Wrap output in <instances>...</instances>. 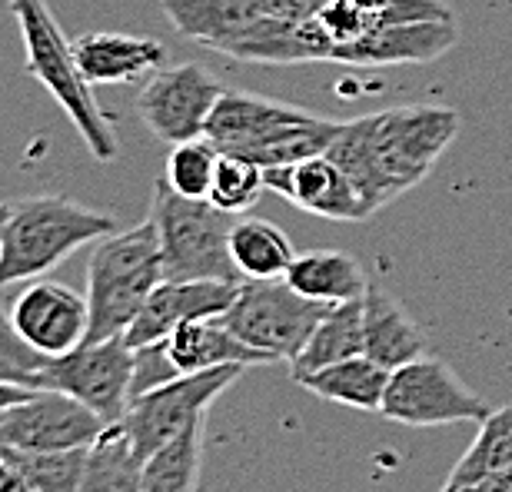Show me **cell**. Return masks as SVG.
I'll return each mask as SVG.
<instances>
[{
    "label": "cell",
    "instance_id": "e575fe53",
    "mask_svg": "<svg viewBox=\"0 0 512 492\" xmlns=\"http://www.w3.org/2000/svg\"><path fill=\"white\" fill-rule=\"evenodd\" d=\"M40 386H24V383H0V413L17 403H24V399H30L37 393Z\"/></svg>",
    "mask_w": 512,
    "mask_h": 492
},
{
    "label": "cell",
    "instance_id": "1f68e13d",
    "mask_svg": "<svg viewBox=\"0 0 512 492\" xmlns=\"http://www.w3.org/2000/svg\"><path fill=\"white\" fill-rule=\"evenodd\" d=\"M173 376H180V369L170 360L167 340L147 343V346H137V350H133V399L153 386H163Z\"/></svg>",
    "mask_w": 512,
    "mask_h": 492
},
{
    "label": "cell",
    "instance_id": "7c38bea8",
    "mask_svg": "<svg viewBox=\"0 0 512 492\" xmlns=\"http://www.w3.org/2000/svg\"><path fill=\"white\" fill-rule=\"evenodd\" d=\"M107 426L110 423H104L80 399L57 393V389H37L24 403L0 413V453L80 449L94 443Z\"/></svg>",
    "mask_w": 512,
    "mask_h": 492
},
{
    "label": "cell",
    "instance_id": "f546056e",
    "mask_svg": "<svg viewBox=\"0 0 512 492\" xmlns=\"http://www.w3.org/2000/svg\"><path fill=\"white\" fill-rule=\"evenodd\" d=\"M266 190V170L260 163H253L240 153H223L220 150V160H217V173H213V187H210V203H217L220 210L240 213L253 210L260 203Z\"/></svg>",
    "mask_w": 512,
    "mask_h": 492
},
{
    "label": "cell",
    "instance_id": "8d00e7d4",
    "mask_svg": "<svg viewBox=\"0 0 512 492\" xmlns=\"http://www.w3.org/2000/svg\"><path fill=\"white\" fill-rule=\"evenodd\" d=\"M512 489V483L506 476H496L489 479V483H479V486H463V489H439V492H506Z\"/></svg>",
    "mask_w": 512,
    "mask_h": 492
},
{
    "label": "cell",
    "instance_id": "7a4b0ae2",
    "mask_svg": "<svg viewBox=\"0 0 512 492\" xmlns=\"http://www.w3.org/2000/svg\"><path fill=\"white\" fill-rule=\"evenodd\" d=\"M117 230L114 213L84 207L70 197H27L7 203L0 237V290L10 283L40 280L80 246Z\"/></svg>",
    "mask_w": 512,
    "mask_h": 492
},
{
    "label": "cell",
    "instance_id": "44dd1931",
    "mask_svg": "<svg viewBox=\"0 0 512 492\" xmlns=\"http://www.w3.org/2000/svg\"><path fill=\"white\" fill-rule=\"evenodd\" d=\"M293 290H300L310 300L340 306L350 300H363L370 290L363 266L343 250H310L300 253L283 276Z\"/></svg>",
    "mask_w": 512,
    "mask_h": 492
},
{
    "label": "cell",
    "instance_id": "ab89813d",
    "mask_svg": "<svg viewBox=\"0 0 512 492\" xmlns=\"http://www.w3.org/2000/svg\"><path fill=\"white\" fill-rule=\"evenodd\" d=\"M506 492H512V489H506Z\"/></svg>",
    "mask_w": 512,
    "mask_h": 492
},
{
    "label": "cell",
    "instance_id": "484cf974",
    "mask_svg": "<svg viewBox=\"0 0 512 492\" xmlns=\"http://www.w3.org/2000/svg\"><path fill=\"white\" fill-rule=\"evenodd\" d=\"M230 253L243 280H280L296 260L290 237L270 220H237L230 233Z\"/></svg>",
    "mask_w": 512,
    "mask_h": 492
},
{
    "label": "cell",
    "instance_id": "4316f807",
    "mask_svg": "<svg viewBox=\"0 0 512 492\" xmlns=\"http://www.w3.org/2000/svg\"><path fill=\"white\" fill-rule=\"evenodd\" d=\"M203 463V419L180 433L173 443L157 449L143 463L140 492H197Z\"/></svg>",
    "mask_w": 512,
    "mask_h": 492
},
{
    "label": "cell",
    "instance_id": "836d02e7",
    "mask_svg": "<svg viewBox=\"0 0 512 492\" xmlns=\"http://www.w3.org/2000/svg\"><path fill=\"white\" fill-rule=\"evenodd\" d=\"M0 492H37L30 486V479L20 473V466H14L10 459L0 456Z\"/></svg>",
    "mask_w": 512,
    "mask_h": 492
},
{
    "label": "cell",
    "instance_id": "83f0119b",
    "mask_svg": "<svg viewBox=\"0 0 512 492\" xmlns=\"http://www.w3.org/2000/svg\"><path fill=\"white\" fill-rule=\"evenodd\" d=\"M340 133V123L336 120H323V117H306L300 123H290L280 133H273L270 140H263L260 147H253L250 153H240L253 163H260L263 170L270 167H290V163L320 157V153L330 150L333 137Z\"/></svg>",
    "mask_w": 512,
    "mask_h": 492
},
{
    "label": "cell",
    "instance_id": "e0dca14e",
    "mask_svg": "<svg viewBox=\"0 0 512 492\" xmlns=\"http://www.w3.org/2000/svg\"><path fill=\"white\" fill-rule=\"evenodd\" d=\"M74 60L90 87L137 84L167 67V47L153 37L90 30L74 40Z\"/></svg>",
    "mask_w": 512,
    "mask_h": 492
},
{
    "label": "cell",
    "instance_id": "9c48e42d",
    "mask_svg": "<svg viewBox=\"0 0 512 492\" xmlns=\"http://www.w3.org/2000/svg\"><path fill=\"white\" fill-rule=\"evenodd\" d=\"M37 386L80 399L104 423H120L133 399V346L124 336L84 343L37 369Z\"/></svg>",
    "mask_w": 512,
    "mask_h": 492
},
{
    "label": "cell",
    "instance_id": "d6a6232c",
    "mask_svg": "<svg viewBox=\"0 0 512 492\" xmlns=\"http://www.w3.org/2000/svg\"><path fill=\"white\" fill-rule=\"evenodd\" d=\"M0 356L10 363H17L20 369H27V373H37V369H44L47 356L30 350V346L20 340V333L14 330V323L7 320L4 313H0Z\"/></svg>",
    "mask_w": 512,
    "mask_h": 492
},
{
    "label": "cell",
    "instance_id": "74e56055",
    "mask_svg": "<svg viewBox=\"0 0 512 492\" xmlns=\"http://www.w3.org/2000/svg\"><path fill=\"white\" fill-rule=\"evenodd\" d=\"M356 4H360L366 14H380V10L393 4V0H356Z\"/></svg>",
    "mask_w": 512,
    "mask_h": 492
},
{
    "label": "cell",
    "instance_id": "d4e9b609",
    "mask_svg": "<svg viewBox=\"0 0 512 492\" xmlns=\"http://www.w3.org/2000/svg\"><path fill=\"white\" fill-rule=\"evenodd\" d=\"M506 473H512V406H499L479 423L473 446L453 466L443 489L479 486Z\"/></svg>",
    "mask_w": 512,
    "mask_h": 492
},
{
    "label": "cell",
    "instance_id": "ac0fdd59",
    "mask_svg": "<svg viewBox=\"0 0 512 492\" xmlns=\"http://www.w3.org/2000/svg\"><path fill=\"white\" fill-rule=\"evenodd\" d=\"M306 117H310V110L283 104V100L247 94V90H223L203 137L217 143L223 153H250L273 133Z\"/></svg>",
    "mask_w": 512,
    "mask_h": 492
},
{
    "label": "cell",
    "instance_id": "277c9868",
    "mask_svg": "<svg viewBox=\"0 0 512 492\" xmlns=\"http://www.w3.org/2000/svg\"><path fill=\"white\" fill-rule=\"evenodd\" d=\"M10 10L17 17L20 37H24L30 77L57 100L60 110L80 130L94 160L110 163L120 153L114 123L104 114V107L97 104L84 74H80L74 60V44H67L64 30H60L54 14H50L47 0H10Z\"/></svg>",
    "mask_w": 512,
    "mask_h": 492
},
{
    "label": "cell",
    "instance_id": "6da1fadb",
    "mask_svg": "<svg viewBox=\"0 0 512 492\" xmlns=\"http://www.w3.org/2000/svg\"><path fill=\"white\" fill-rule=\"evenodd\" d=\"M463 130L453 107H396L340 123L330 157L373 213L429 177Z\"/></svg>",
    "mask_w": 512,
    "mask_h": 492
},
{
    "label": "cell",
    "instance_id": "3957f363",
    "mask_svg": "<svg viewBox=\"0 0 512 492\" xmlns=\"http://www.w3.org/2000/svg\"><path fill=\"white\" fill-rule=\"evenodd\" d=\"M167 280L157 223L150 217L124 233H110L97 240L87 266V306L90 330L87 343L124 336L137 320L147 296Z\"/></svg>",
    "mask_w": 512,
    "mask_h": 492
},
{
    "label": "cell",
    "instance_id": "ba28073f",
    "mask_svg": "<svg viewBox=\"0 0 512 492\" xmlns=\"http://www.w3.org/2000/svg\"><path fill=\"white\" fill-rule=\"evenodd\" d=\"M380 413L403 426H456V423H483L493 413V406L483 396L473 393L463 379L453 373V366L433 356L399 366L389 373V386L383 396Z\"/></svg>",
    "mask_w": 512,
    "mask_h": 492
},
{
    "label": "cell",
    "instance_id": "d590c367",
    "mask_svg": "<svg viewBox=\"0 0 512 492\" xmlns=\"http://www.w3.org/2000/svg\"><path fill=\"white\" fill-rule=\"evenodd\" d=\"M0 383H24V386H37V373H27L17 363H10L0 356Z\"/></svg>",
    "mask_w": 512,
    "mask_h": 492
},
{
    "label": "cell",
    "instance_id": "7402d4cb",
    "mask_svg": "<svg viewBox=\"0 0 512 492\" xmlns=\"http://www.w3.org/2000/svg\"><path fill=\"white\" fill-rule=\"evenodd\" d=\"M300 386L310 389L313 396L330 399V403L363 409V413H380L386 386H389V369L370 360L366 353H360L343 363H333L326 369H316L310 376H303Z\"/></svg>",
    "mask_w": 512,
    "mask_h": 492
},
{
    "label": "cell",
    "instance_id": "9a60e30c",
    "mask_svg": "<svg viewBox=\"0 0 512 492\" xmlns=\"http://www.w3.org/2000/svg\"><path fill=\"white\" fill-rule=\"evenodd\" d=\"M266 190L280 193L293 207H300L323 220H366L373 210L366 207L346 173L320 153V157L290 163V167L266 170Z\"/></svg>",
    "mask_w": 512,
    "mask_h": 492
},
{
    "label": "cell",
    "instance_id": "5b68a950",
    "mask_svg": "<svg viewBox=\"0 0 512 492\" xmlns=\"http://www.w3.org/2000/svg\"><path fill=\"white\" fill-rule=\"evenodd\" d=\"M150 220L157 223L167 280L247 283L230 253L233 213L210 200L180 197L167 187V180H160L153 190Z\"/></svg>",
    "mask_w": 512,
    "mask_h": 492
},
{
    "label": "cell",
    "instance_id": "8fae6325",
    "mask_svg": "<svg viewBox=\"0 0 512 492\" xmlns=\"http://www.w3.org/2000/svg\"><path fill=\"white\" fill-rule=\"evenodd\" d=\"M326 0H163V14L193 44L230 54L266 20L316 17Z\"/></svg>",
    "mask_w": 512,
    "mask_h": 492
},
{
    "label": "cell",
    "instance_id": "52a82bcc",
    "mask_svg": "<svg viewBox=\"0 0 512 492\" xmlns=\"http://www.w3.org/2000/svg\"><path fill=\"white\" fill-rule=\"evenodd\" d=\"M243 369H247L243 363H227V366L200 369V373H180L167 379L163 386H153L137 399H130V409L120 423L127 426L133 449H137L143 463L157 449L173 443L180 433H187L193 423H200L213 399L227 393L243 376Z\"/></svg>",
    "mask_w": 512,
    "mask_h": 492
},
{
    "label": "cell",
    "instance_id": "5bb4252c",
    "mask_svg": "<svg viewBox=\"0 0 512 492\" xmlns=\"http://www.w3.org/2000/svg\"><path fill=\"white\" fill-rule=\"evenodd\" d=\"M240 293V283H217V280H163L147 296L137 320L127 326L124 340L137 346L160 343L190 320L227 313Z\"/></svg>",
    "mask_w": 512,
    "mask_h": 492
},
{
    "label": "cell",
    "instance_id": "603a6c76",
    "mask_svg": "<svg viewBox=\"0 0 512 492\" xmlns=\"http://www.w3.org/2000/svg\"><path fill=\"white\" fill-rule=\"evenodd\" d=\"M363 353V300H350L333 306L316 326L306 346L290 360V376L300 383L303 376L326 369L333 363H343L350 356Z\"/></svg>",
    "mask_w": 512,
    "mask_h": 492
},
{
    "label": "cell",
    "instance_id": "f1b7e54d",
    "mask_svg": "<svg viewBox=\"0 0 512 492\" xmlns=\"http://www.w3.org/2000/svg\"><path fill=\"white\" fill-rule=\"evenodd\" d=\"M217 160H220V147L207 137L173 143L167 153L163 180H167V187L177 190L180 197L207 200L213 187V173H217Z\"/></svg>",
    "mask_w": 512,
    "mask_h": 492
},
{
    "label": "cell",
    "instance_id": "ffe728a7",
    "mask_svg": "<svg viewBox=\"0 0 512 492\" xmlns=\"http://www.w3.org/2000/svg\"><path fill=\"white\" fill-rule=\"evenodd\" d=\"M167 353L180 373H200V369L227 366V363H243V366L273 363L266 353L243 343L240 336L223 323V313L177 326V330L167 336Z\"/></svg>",
    "mask_w": 512,
    "mask_h": 492
},
{
    "label": "cell",
    "instance_id": "4dcf8cb0",
    "mask_svg": "<svg viewBox=\"0 0 512 492\" xmlns=\"http://www.w3.org/2000/svg\"><path fill=\"white\" fill-rule=\"evenodd\" d=\"M20 466V473L30 479L37 492H80V479H84L87 446L80 449H47V453H0Z\"/></svg>",
    "mask_w": 512,
    "mask_h": 492
},
{
    "label": "cell",
    "instance_id": "cb8c5ba5",
    "mask_svg": "<svg viewBox=\"0 0 512 492\" xmlns=\"http://www.w3.org/2000/svg\"><path fill=\"white\" fill-rule=\"evenodd\" d=\"M140 483H143V459L133 449L127 426L110 423L87 446L80 492H140Z\"/></svg>",
    "mask_w": 512,
    "mask_h": 492
},
{
    "label": "cell",
    "instance_id": "8992f818",
    "mask_svg": "<svg viewBox=\"0 0 512 492\" xmlns=\"http://www.w3.org/2000/svg\"><path fill=\"white\" fill-rule=\"evenodd\" d=\"M330 310V303L303 296L283 276L280 280H247L240 283L233 306L223 313V323L273 363H290Z\"/></svg>",
    "mask_w": 512,
    "mask_h": 492
},
{
    "label": "cell",
    "instance_id": "4fadbf2b",
    "mask_svg": "<svg viewBox=\"0 0 512 492\" xmlns=\"http://www.w3.org/2000/svg\"><path fill=\"white\" fill-rule=\"evenodd\" d=\"M10 323H14V330L30 350L54 360V356H64L87 343V330H90L87 293H77L64 283L40 276L37 283H30L17 296L14 310H10Z\"/></svg>",
    "mask_w": 512,
    "mask_h": 492
},
{
    "label": "cell",
    "instance_id": "d6986e66",
    "mask_svg": "<svg viewBox=\"0 0 512 492\" xmlns=\"http://www.w3.org/2000/svg\"><path fill=\"white\" fill-rule=\"evenodd\" d=\"M363 353L389 373L426 356V336L396 296L370 286L363 296Z\"/></svg>",
    "mask_w": 512,
    "mask_h": 492
},
{
    "label": "cell",
    "instance_id": "30bf717a",
    "mask_svg": "<svg viewBox=\"0 0 512 492\" xmlns=\"http://www.w3.org/2000/svg\"><path fill=\"white\" fill-rule=\"evenodd\" d=\"M217 74L203 64H177L160 67L157 74L143 80L137 94V117L153 137L163 143L197 140L207 133V123L217 100L223 97Z\"/></svg>",
    "mask_w": 512,
    "mask_h": 492
},
{
    "label": "cell",
    "instance_id": "f35d334b",
    "mask_svg": "<svg viewBox=\"0 0 512 492\" xmlns=\"http://www.w3.org/2000/svg\"><path fill=\"white\" fill-rule=\"evenodd\" d=\"M4 220H7V207H0V237H4Z\"/></svg>",
    "mask_w": 512,
    "mask_h": 492
},
{
    "label": "cell",
    "instance_id": "2e32d148",
    "mask_svg": "<svg viewBox=\"0 0 512 492\" xmlns=\"http://www.w3.org/2000/svg\"><path fill=\"white\" fill-rule=\"evenodd\" d=\"M456 20H426V24H373L353 44L333 54V64L353 67H399L433 64L456 47Z\"/></svg>",
    "mask_w": 512,
    "mask_h": 492
}]
</instances>
